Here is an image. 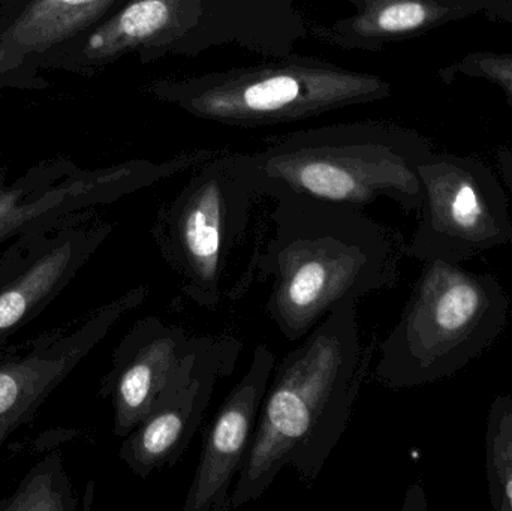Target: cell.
I'll return each instance as SVG.
<instances>
[{"mask_svg":"<svg viewBox=\"0 0 512 511\" xmlns=\"http://www.w3.org/2000/svg\"><path fill=\"white\" fill-rule=\"evenodd\" d=\"M173 167L126 162L87 170L56 156L27 168L14 179L0 176V243L17 239L98 209L144 188Z\"/></svg>","mask_w":512,"mask_h":511,"instance_id":"30bf717a","label":"cell"},{"mask_svg":"<svg viewBox=\"0 0 512 511\" xmlns=\"http://www.w3.org/2000/svg\"><path fill=\"white\" fill-rule=\"evenodd\" d=\"M242 350L234 336L210 335L192 374L123 438L119 458L135 476L147 480L179 464L203 425L216 384L233 374Z\"/></svg>","mask_w":512,"mask_h":511,"instance_id":"7c38bea8","label":"cell"},{"mask_svg":"<svg viewBox=\"0 0 512 511\" xmlns=\"http://www.w3.org/2000/svg\"><path fill=\"white\" fill-rule=\"evenodd\" d=\"M120 0H27L0 24V38L39 66L104 23Z\"/></svg>","mask_w":512,"mask_h":511,"instance_id":"9a60e30c","label":"cell"},{"mask_svg":"<svg viewBox=\"0 0 512 511\" xmlns=\"http://www.w3.org/2000/svg\"><path fill=\"white\" fill-rule=\"evenodd\" d=\"M243 161L258 195H300L354 209L388 197L406 212L423 207L417 165L381 144H298Z\"/></svg>","mask_w":512,"mask_h":511,"instance_id":"5b68a950","label":"cell"},{"mask_svg":"<svg viewBox=\"0 0 512 511\" xmlns=\"http://www.w3.org/2000/svg\"><path fill=\"white\" fill-rule=\"evenodd\" d=\"M147 296L149 287L138 285L62 326L0 348V447Z\"/></svg>","mask_w":512,"mask_h":511,"instance_id":"ba28073f","label":"cell"},{"mask_svg":"<svg viewBox=\"0 0 512 511\" xmlns=\"http://www.w3.org/2000/svg\"><path fill=\"white\" fill-rule=\"evenodd\" d=\"M41 71V66L32 57L0 38V92H39L48 89L50 83Z\"/></svg>","mask_w":512,"mask_h":511,"instance_id":"d6986e66","label":"cell"},{"mask_svg":"<svg viewBox=\"0 0 512 511\" xmlns=\"http://www.w3.org/2000/svg\"><path fill=\"white\" fill-rule=\"evenodd\" d=\"M388 89V84L375 75L288 63L222 75L209 84L195 86L183 105L204 119L262 125L372 101L387 95Z\"/></svg>","mask_w":512,"mask_h":511,"instance_id":"8992f818","label":"cell"},{"mask_svg":"<svg viewBox=\"0 0 512 511\" xmlns=\"http://www.w3.org/2000/svg\"><path fill=\"white\" fill-rule=\"evenodd\" d=\"M276 356L259 344L203 435L200 459L183 511H230L231 492L251 447Z\"/></svg>","mask_w":512,"mask_h":511,"instance_id":"4fadbf2b","label":"cell"},{"mask_svg":"<svg viewBox=\"0 0 512 511\" xmlns=\"http://www.w3.org/2000/svg\"><path fill=\"white\" fill-rule=\"evenodd\" d=\"M424 188L421 224L408 257L460 264L512 242L507 198L483 168L454 159L417 165Z\"/></svg>","mask_w":512,"mask_h":511,"instance_id":"52a82bcc","label":"cell"},{"mask_svg":"<svg viewBox=\"0 0 512 511\" xmlns=\"http://www.w3.org/2000/svg\"><path fill=\"white\" fill-rule=\"evenodd\" d=\"M185 2L189 0H129L92 32L45 60L42 69L92 71L155 44L180 26Z\"/></svg>","mask_w":512,"mask_h":511,"instance_id":"5bb4252c","label":"cell"},{"mask_svg":"<svg viewBox=\"0 0 512 511\" xmlns=\"http://www.w3.org/2000/svg\"><path fill=\"white\" fill-rule=\"evenodd\" d=\"M499 164H501L502 176L512 192V153L502 152L499 156Z\"/></svg>","mask_w":512,"mask_h":511,"instance_id":"44dd1931","label":"cell"},{"mask_svg":"<svg viewBox=\"0 0 512 511\" xmlns=\"http://www.w3.org/2000/svg\"><path fill=\"white\" fill-rule=\"evenodd\" d=\"M508 312L510 297L493 273L427 261L381 344L376 381L406 389L453 377L495 344Z\"/></svg>","mask_w":512,"mask_h":511,"instance_id":"3957f363","label":"cell"},{"mask_svg":"<svg viewBox=\"0 0 512 511\" xmlns=\"http://www.w3.org/2000/svg\"><path fill=\"white\" fill-rule=\"evenodd\" d=\"M450 14L435 0H370L351 30L360 38H394L426 29Z\"/></svg>","mask_w":512,"mask_h":511,"instance_id":"e0dca14e","label":"cell"},{"mask_svg":"<svg viewBox=\"0 0 512 511\" xmlns=\"http://www.w3.org/2000/svg\"><path fill=\"white\" fill-rule=\"evenodd\" d=\"M114 231L95 210L21 234L0 255V348L35 321Z\"/></svg>","mask_w":512,"mask_h":511,"instance_id":"9c48e42d","label":"cell"},{"mask_svg":"<svg viewBox=\"0 0 512 511\" xmlns=\"http://www.w3.org/2000/svg\"><path fill=\"white\" fill-rule=\"evenodd\" d=\"M255 195L243 159L219 161L192 177L156 215L150 236L200 308L221 303L225 267L246 237Z\"/></svg>","mask_w":512,"mask_h":511,"instance_id":"277c9868","label":"cell"},{"mask_svg":"<svg viewBox=\"0 0 512 511\" xmlns=\"http://www.w3.org/2000/svg\"><path fill=\"white\" fill-rule=\"evenodd\" d=\"M486 476L493 510L512 511V398L490 405L486 431Z\"/></svg>","mask_w":512,"mask_h":511,"instance_id":"ac0fdd59","label":"cell"},{"mask_svg":"<svg viewBox=\"0 0 512 511\" xmlns=\"http://www.w3.org/2000/svg\"><path fill=\"white\" fill-rule=\"evenodd\" d=\"M454 72L483 78L504 90L512 101V54L474 53L453 66Z\"/></svg>","mask_w":512,"mask_h":511,"instance_id":"ffe728a7","label":"cell"},{"mask_svg":"<svg viewBox=\"0 0 512 511\" xmlns=\"http://www.w3.org/2000/svg\"><path fill=\"white\" fill-rule=\"evenodd\" d=\"M303 339L274 365L231 510L258 501L286 468L315 482L348 428L367 368L357 302L337 306Z\"/></svg>","mask_w":512,"mask_h":511,"instance_id":"6da1fadb","label":"cell"},{"mask_svg":"<svg viewBox=\"0 0 512 511\" xmlns=\"http://www.w3.org/2000/svg\"><path fill=\"white\" fill-rule=\"evenodd\" d=\"M78 497L63 467L60 450L33 465L15 491L0 500V511H75Z\"/></svg>","mask_w":512,"mask_h":511,"instance_id":"2e32d148","label":"cell"},{"mask_svg":"<svg viewBox=\"0 0 512 511\" xmlns=\"http://www.w3.org/2000/svg\"><path fill=\"white\" fill-rule=\"evenodd\" d=\"M209 339L153 315L132 324L114 348L98 392L113 408L117 438L128 437L192 374Z\"/></svg>","mask_w":512,"mask_h":511,"instance_id":"8fae6325","label":"cell"},{"mask_svg":"<svg viewBox=\"0 0 512 511\" xmlns=\"http://www.w3.org/2000/svg\"><path fill=\"white\" fill-rule=\"evenodd\" d=\"M273 236L256 258L270 276L265 311L289 342L309 335L346 300L396 285L405 248L360 209L276 195Z\"/></svg>","mask_w":512,"mask_h":511,"instance_id":"7a4b0ae2","label":"cell"}]
</instances>
